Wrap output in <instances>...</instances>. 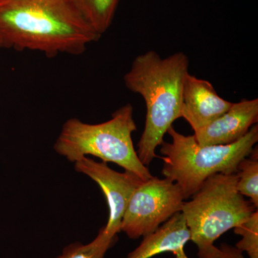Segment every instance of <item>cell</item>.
<instances>
[{
	"label": "cell",
	"mask_w": 258,
	"mask_h": 258,
	"mask_svg": "<svg viewBox=\"0 0 258 258\" xmlns=\"http://www.w3.org/2000/svg\"><path fill=\"white\" fill-rule=\"evenodd\" d=\"M117 241V235H112L102 228L96 238L88 244L76 242L64 247L55 258H104L107 251Z\"/></svg>",
	"instance_id": "obj_12"
},
{
	"label": "cell",
	"mask_w": 258,
	"mask_h": 258,
	"mask_svg": "<svg viewBox=\"0 0 258 258\" xmlns=\"http://www.w3.org/2000/svg\"><path fill=\"white\" fill-rule=\"evenodd\" d=\"M133 113V106L127 103L104 123L90 124L78 118L66 120L54 149L71 162L92 155L104 162L114 163L144 181L150 179L152 174L134 149L132 134L137 131V125Z\"/></svg>",
	"instance_id": "obj_4"
},
{
	"label": "cell",
	"mask_w": 258,
	"mask_h": 258,
	"mask_svg": "<svg viewBox=\"0 0 258 258\" xmlns=\"http://www.w3.org/2000/svg\"><path fill=\"white\" fill-rule=\"evenodd\" d=\"M257 121L258 98L242 99L193 136L200 145H229L242 139Z\"/></svg>",
	"instance_id": "obj_8"
},
{
	"label": "cell",
	"mask_w": 258,
	"mask_h": 258,
	"mask_svg": "<svg viewBox=\"0 0 258 258\" xmlns=\"http://www.w3.org/2000/svg\"><path fill=\"white\" fill-rule=\"evenodd\" d=\"M237 189L242 196L250 199L258 208V150L252 149L248 157L244 158L237 166Z\"/></svg>",
	"instance_id": "obj_13"
},
{
	"label": "cell",
	"mask_w": 258,
	"mask_h": 258,
	"mask_svg": "<svg viewBox=\"0 0 258 258\" xmlns=\"http://www.w3.org/2000/svg\"><path fill=\"white\" fill-rule=\"evenodd\" d=\"M101 37L74 0H0L3 47L79 55Z\"/></svg>",
	"instance_id": "obj_1"
},
{
	"label": "cell",
	"mask_w": 258,
	"mask_h": 258,
	"mask_svg": "<svg viewBox=\"0 0 258 258\" xmlns=\"http://www.w3.org/2000/svg\"><path fill=\"white\" fill-rule=\"evenodd\" d=\"M184 200L179 185L167 178L152 176L132 195L122 217L120 231L134 240L149 235L181 212Z\"/></svg>",
	"instance_id": "obj_6"
},
{
	"label": "cell",
	"mask_w": 258,
	"mask_h": 258,
	"mask_svg": "<svg viewBox=\"0 0 258 258\" xmlns=\"http://www.w3.org/2000/svg\"><path fill=\"white\" fill-rule=\"evenodd\" d=\"M75 163V169L86 174L101 186L106 196L109 217L105 231L112 235L120 232V224L132 195L144 180L132 171L120 173L111 169L106 162H97L87 157Z\"/></svg>",
	"instance_id": "obj_7"
},
{
	"label": "cell",
	"mask_w": 258,
	"mask_h": 258,
	"mask_svg": "<svg viewBox=\"0 0 258 258\" xmlns=\"http://www.w3.org/2000/svg\"><path fill=\"white\" fill-rule=\"evenodd\" d=\"M234 232L242 239L235 247L246 252L249 258H258V212L254 211L241 225L234 228Z\"/></svg>",
	"instance_id": "obj_14"
},
{
	"label": "cell",
	"mask_w": 258,
	"mask_h": 258,
	"mask_svg": "<svg viewBox=\"0 0 258 258\" xmlns=\"http://www.w3.org/2000/svg\"><path fill=\"white\" fill-rule=\"evenodd\" d=\"M93 30L101 35L111 27L119 0H74Z\"/></svg>",
	"instance_id": "obj_11"
},
{
	"label": "cell",
	"mask_w": 258,
	"mask_h": 258,
	"mask_svg": "<svg viewBox=\"0 0 258 258\" xmlns=\"http://www.w3.org/2000/svg\"><path fill=\"white\" fill-rule=\"evenodd\" d=\"M217 94L212 83L187 74L182 91L181 116L194 132L206 126L225 113L232 106Z\"/></svg>",
	"instance_id": "obj_9"
},
{
	"label": "cell",
	"mask_w": 258,
	"mask_h": 258,
	"mask_svg": "<svg viewBox=\"0 0 258 258\" xmlns=\"http://www.w3.org/2000/svg\"><path fill=\"white\" fill-rule=\"evenodd\" d=\"M242 251L230 244L222 243L219 248L217 258H244Z\"/></svg>",
	"instance_id": "obj_15"
},
{
	"label": "cell",
	"mask_w": 258,
	"mask_h": 258,
	"mask_svg": "<svg viewBox=\"0 0 258 258\" xmlns=\"http://www.w3.org/2000/svg\"><path fill=\"white\" fill-rule=\"evenodd\" d=\"M167 134L171 142H163L161 174L179 185L185 200L193 196L210 176L237 174V166L248 157L258 142V125L229 145H200L194 136H185L172 126Z\"/></svg>",
	"instance_id": "obj_3"
},
{
	"label": "cell",
	"mask_w": 258,
	"mask_h": 258,
	"mask_svg": "<svg viewBox=\"0 0 258 258\" xmlns=\"http://www.w3.org/2000/svg\"><path fill=\"white\" fill-rule=\"evenodd\" d=\"M190 239L184 215L177 212L157 230L144 236L141 244L126 258H151L164 252H171L175 258H189L184 247Z\"/></svg>",
	"instance_id": "obj_10"
},
{
	"label": "cell",
	"mask_w": 258,
	"mask_h": 258,
	"mask_svg": "<svg viewBox=\"0 0 258 258\" xmlns=\"http://www.w3.org/2000/svg\"><path fill=\"white\" fill-rule=\"evenodd\" d=\"M1 48H3V45H2V42H0V49H1Z\"/></svg>",
	"instance_id": "obj_16"
},
{
	"label": "cell",
	"mask_w": 258,
	"mask_h": 258,
	"mask_svg": "<svg viewBox=\"0 0 258 258\" xmlns=\"http://www.w3.org/2000/svg\"><path fill=\"white\" fill-rule=\"evenodd\" d=\"M189 66L184 52L162 58L150 50L134 59L123 78L125 87L142 96L147 107L145 126L137 151L144 166L157 157L156 149L164 142V135L181 118L183 86Z\"/></svg>",
	"instance_id": "obj_2"
},
{
	"label": "cell",
	"mask_w": 258,
	"mask_h": 258,
	"mask_svg": "<svg viewBox=\"0 0 258 258\" xmlns=\"http://www.w3.org/2000/svg\"><path fill=\"white\" fill-rule=\"evenodd\" d=\"M236 174H216L208 178L181 212L198 247L199 258H217L215 241L241 225L257 210L237 189Z\"/></svg>",
	"instance_id": "obj_5"
}]
</instances>
